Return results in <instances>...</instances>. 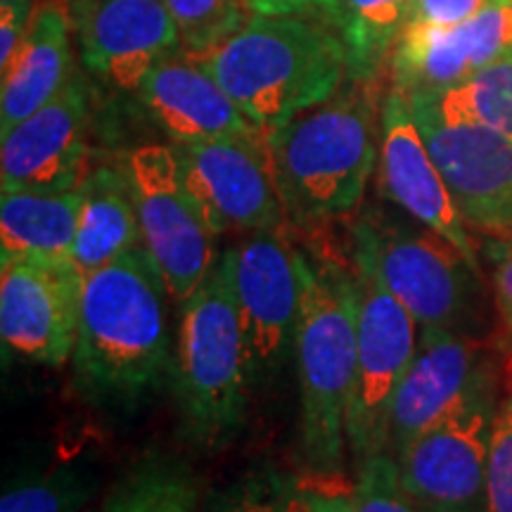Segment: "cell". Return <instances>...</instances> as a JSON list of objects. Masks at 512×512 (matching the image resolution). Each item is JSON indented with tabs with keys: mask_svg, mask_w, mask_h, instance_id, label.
<instances>
[{
	"mask_svg": "<svg viewBox=\"0 0 512 512\" xmlns=\"http://www.w3.org/2000/svg\"><path fill=\"white\" fill-rule=\"evenodd\" d=\"M287 486L271 472H252L214 494L202 512H278Z\"/></svg>",
	"mask_w": 512,
	"mask_h": 512,
	"instance_id": "obj_30",
	"label": "cell"
},
{
	"mask_svg": "<svg viewBox=\"0 0 512 512\" xmlns=\"http://www.w3.org/2000/svg\"><path fill=\"white\" fill-rule=\"evenodd\" d=\"M102 512H200V484L178 458L152 453L119 479Z\"/></svg>",
	"mask_w": 512,
	"mask_h": 512,
	"instance_id": "obj_24",
	"label": "cell"
},
{
	"mask_svg": "<svg viewBox=\"0 0 512 512\" xmlns=\"http://www.w3.org/2000/svg\"><path fill=\"white\" fill-rule=\"evenodd\" d=\"M169 297L143 247L83 275L79 337L69 361L83 401L133 413L171 382Z\"/></svg>",
	"mask_w": 512,
	"mask_h": 512,
	"instance_id": "obj_1",
	"label": "cell"
},
{
	"mask_svg": "<svg viewBox=\"0 0 512 512\" xmlns=\"http://www.w3.org/2000/svg\"><path fill=\"white\" fill-rule=\"evenodd\" d=\"M261 133L330 100L347 81V53L323 15H254L200 57Z\"/></svg>",
	"mask_w": 512,
	"mask_h": 512,
	"instance_id": "obj_3",
	"label": "cell"
},
{
	"mask_svg": "<svg viewBox=\"0 0 512 512\" xmlns=\"http://www.w3.org/2000/svg\"><path fill=\"white\" fill-rule=\"evenodd\" d=\"M380 81L347 79L330 100L266 136L287 219L299 226L347 216L366 197L380 159Z\"/></svg>",
	"mask_w": 512,
	"mask_h": 512,
	"instance_id": "obj_2",
	"label": "cell"
},
{
	"mask_svg": "<svg viewBox=\"0 0 512 512\" xmlns=\"http://www.w3.org/2000/svg\"><path fill=\"white\" fill-rule=\"evenodd\" d=\"M31 15H34L31 0L0 5V74L10 67L19 53V48H22Z\"/></svg>",
	"mask_w": 512,
	"mask_h": 512,
	"instance_id": "obj_32",
	"label": "cell"
},
{
	"mask_svg": "<svg viewBox=\"0 0 512 512\" xmlns=\"http://www.w3.org/2000/svg\"><path fill=\"white\" fill-rule=\"evenodd\" d=\"M124 171L136 204L140 247L157 266L171 299L181 304L219 261V235L185 188L174 147L140 145L128 152Z\"/></svg>",
	"mask_w": 512,
	"mask_h": 512,
	"instance_id": "obj_7",
	"label": "cell"
},
{
	"mask_svg": "<svg viewBox=\"0 0 512 512\" xmlns=\"http://www.w3.org/2000/svg\"><path fill=\"white\" fill-rule=\"evenodd\" d=\"M83 273L72 259L0 261V337L5 351L60 368L79 337Z\"/></svg>",
	"mask_w": 512,
	"mask_h": 512,
	"instance_id": "obj_12",
	"label": "cell"
},
{
	"mask_svg": "<svg viewBox=\"0 0 512 512\" xmlns=\"http://www.w3.org/2000/svg\"><path fill=\"white\" fill-rule=\"evenodd\" d=\"M5 3H19V0H0V5H5Z\"/></svg>",
	"mask_w": 512,
	"mask_h": 512,
	"instance_id": "obj_36",
	"label": "cell"
},
{
	"mask_svg": "<svg viewBox=\"0 0 512 512\" xmlns=\"http://www.w3.org/2000/svg\"><path fill=\"white\" fill-rule=\"evenodd\" d=\"M88 91L79 74L48 105L3 133V190L62 192L79 188L88 155Z\"/></svg>",
	"mask_w": 512,
	"mask_h": 512,
	"instance_id": "obj_17",
	"label": "cell"
},
{
	"mask_svg": "<svg viewBox=\"0 0 512 512\" xmlns=\"http://www.w3.org/2000/svg\"><path fill=\"white\" fill-rule=\"evenodd\" d=\"M185 188L216 235L283 230L287 211L266 133L174 145Z\"/></svg>",
	"mask_w": 512,
	"mask_h": 512,
	"instance_id": "obj_9",
	"label": "cell"
},
{
	"mask_svg": "<svg viewBox=\"0 0 512 512\" xmlns=\"http://www.w3.org/2000/svg\"><path fill=\"white\" fill-rule=\"evenodd\" d=\"M496 408V389H489L394 453L401 482L422 510L484 512L486 456Z\"/></svg>",
	"mask_w": 512,
	"mask_h": 512,
	"instance_id": "obj_13",
	"label": "cell"
},
{
	"mask_svg": "<svg viewBox=\"0 0 512 512\" xmlns=\"http://www.w3.org/2000/svg\"><path fill=\"white\" fill-rule=\"evenodd\" d=\"M252 358L223 252L200 287L181 302L171 368L183 434L204 451L228 446L247 422Z\"/></svg>",
	"mask_w": 512,
	"mask_h": 512,
	"instance_id": "obj_4",
	"label": "cell"
},
{
	"mask_svg": "<svg viewBox=\"0 0 512 512\" xmlns=\"http://www.w3.org/2000/svg\"><path fill=\"white\" fill-rule=\"evenodd\" d=\"M93 482L72 467L12 482L0 498V512H81L91 501Z\"/></svg>",
	"mask_w": 512,
	"mask_h": 512,
	"instance_id": "obj_27",
	"label": "cell"
},
{
	"mask_svg": "<svg viewBox=\"0 0 512 512\" xmlns=\"http://www.w3.org/2000/svg\"><path fill=\"white\" fill-rule=\"evenodd\" d=\"M81 211L72 261L93 273L140 247V226L124 166H98L79 183Z\"/></svg>",
	"mask_w": 512,
	"mask_h": 512,
	"instance_id": "obj_21",
	"label": "cell"
},
{
	"mask_svg": "<svg viewBox=\"0 0 512 512\" xmlns=\"http://www.w3.org/2000/svg\"><path fill=\"white\" fill-rule=\"evenodd\" d=\"M484 512H512V396L498 403L491 425Z\"/></svg>",
	"mask_w": 512,
	"mask_h": 512,
	"instance_id": "obj_29",
	"label": "cell"
},
{
	"mask_svg": "<svg viewBox=\"0 0 512 512\" xmlns=\"http://www.w3.org/2000/svg\"><path fill=\"white\" fill-rule=\"evenodd\" d=\"M361 245L399 302L420 328L463 332L475 316L479 266L432 228H382L363 221L354 230Z\"/></svg>",
	"mask_w": 512,
	"mask_h": 512,
	"instance_id": "obj_8",
	"label": "cell"
},
{
	"mask_svg": "<svg viewBox=\"0 0 512 512\" xmlns=\"http://www.w3.org/2000/svg\"><path fill=\"white\" fill-rule=\"evenodd\" d=\"M413 0H328L323 17L347 53V79L382 81Z\"/></svg>",
	"mask_w": 512,
	"mask_h": 512,
	"instance_id": "obj_23",
	"label": "cell"
},
{
	"mask_svg": "<svg viewBox=\"0 0 512 512\" xmlns=\"http://www.w3.org/2000/svg\"><path fill=\"white\" fill-rule=\"evenodd\" d=\"M226 256L254 382L268 380L292 356L302 302V254L283 230H256L226 249Z\"/></svg>",
	"mask_w": 512,
	"mask_h": 512,
	"instance_id": "obj_10",
	"label": "cell"
},
{
	"mask_svg": "<svg viewBox=\"0 0 512 512\" xmlns=\"http://www.w3.org/2000/svg\"><path fill=\"white\" fill-rule=\"evenodd\" d=\"M406 100L467 226L494 233L512 228V136L448 119L427 95Z\"/></svg>",
	"mask_w": 512,
	"mask_h": 512,
	"instance_id": "obj_11",
	"label": "cell"
},
{
	"mask_svg": "<svg viewBox=\"0 0 512 512\" xmlns=\"http://www.w3.org/2000/svg\"><path fill=\"white\" fill-rule=\"evenodd\" d=\"M510 50L512 0H491L453 27L406 24L389 62L392 88L406 98L444 93Z\"/></svg>",
	"mask_w": 512,
	"mask_h": 512,
	"instance_id": "obj_15",
	"label": "cell"
},
{
	"mask_svg": "<svg viewBox=\"0 0 512 512\" xmlns=\"http://www.w3.org/2000/svg\"><path fill=\"white\" fill-rule=\"evenodd\" d=\"M86 67L119 91L136 93L152 67L181 50L162 0H72Z\"/></svg>",
	"mask_w": 512,
	"mask_h": 512,
	"instance_id": "obj_16",
	"label": "cell"
},
{
	"mask_svg": "<svg viewBox=\"0 0 512 512\" xmlns=\"http://www.w3.org/2000/svg\"><path fill=\"white\" fill-rule=\"evenodd\" d=\"M174 19L181 53L200 57L245 27L254 17L247 0H162Z\"/></svg>",
	"mask_w": 512,
	"mask_h": 512,
	"instance_id": "obj_26",
	"label": "cell"
},
{
	"mask_svg": "<svg viewBox=\"0 0 512 512\" xmlns=\"http://www.w3.org/2000/svg\"><path fill=\"white\" fill-rule=\"evenodd\" d=\"M427 98L448 119L475 121L512 136V50L458 86Z\"/></svg>",
	"mask_w": 512,
	"mask_h": 512,
	"instance_id": "obj_25",
	"label": "cell"
},
{
	"mask_svg": "<svg viewBox=\"0 0 512 512\" xmlns=\"http://www.w3.org/2000/svg\"><path fill=\"white\" fill-rule=\"evenodd\" d=\"M489 3L491 0H413L406 24L453 27V24H463L470 17H475Z\"/></svg>",
	"mask_w": 512,
	"mask_h": 512,
	"instance_id": "obj_31",
	"label": "cell"
},
{
	"mask_svg": "<svg viewBox=\"0 0 512 512\" xmlns=\"http://www.w3.org/2000/svg\"><path fill=\"white\" fill-rule=\"evenodd\" d=\"M347 498L349 512H425L403 486L399 460L392 451L358 463L356 484Z\"/></svg>",
	"mask_w": 512,
	"mask_h": 512,
	"instance_id": "obj_28",
	"label": "cell"
},
{
	"mask_svg": "<svg viewBox=\"0 0 512 512\" xmlns=\"http://www.w3.org/2000/svg\"><path fill=\"white\" fill-rule=\"evenodd\" d=\"M302 399V451L316 472H337L347 451L356 375V283L335 261L302 254V302L294 328Z\"/></svg>",
	"mask_w": 512,
	"mask_h": 512,
	"instance_id": "obj_5",
	"label": "cell"
},
{
	"mask_svg": "<svg viewBox=\"0 0 512 512\" xmlns=\"http://www.w3.org/2000/svg\"><path fill=\"white\" fill-rule=\"evenodd\" d=\"M489 389H496L494 373L477 339L420 328L418 349L389 408V451L399 453Z\"/></svg>",
	"mask_w": 512,
	"mask_h": 512,
	"instance_id": "obj_14",
	"label": "cell"
},
{
	"mask_svg": "<svg viewBox=\"0 0 512 512\" xmlns=\"http://www.w3.org/2000/svg\"><path fill=\"white\" fill-rule=\"evenodd\" d=\"M81 192L3 190L0 197V261L19 256L72 259L79 230Z\"/></svg>",
	"mask_w": 512,
	"mask_h": 512,
	"instance_id": "obj_22",
	"label": "cell"
},
{
	"mask_svg": "<svg viewBox=\"0 0 512 512\" xmlns=\"http://www.w3.org/2000/svg\"><path fill=\"white\" fill-rule=\"evenodd\" d=\"M0 136L48 105L72 79L69 17L62 5L43 3L31 15L22 48L3 74Z\"/></svg>",
	"mask_w": 512,
	"mask_h": 512,
	"instance_id": "obj_20",
	"label": "cell"
},
{
	"mask_svg": "<svg viewBox=\"0 0 512 512\" xmlns=\"http://www.w3.org/2000/svg\"><path fill=\"white\" fill-rule=\"evenodd\" d=\"M505 238L491 249L494 259V292L503 323L512 332V228L503 230Z\"/></svg>",
	"mask_w": 512,
	"mask_h": 512,
	"instance_id": "obj_33",
	"label": "cell"
},
{
	"mask_svg": "<svg viewBox=\"0 0 512 512\" xmlns=\"http://www.w3.org/2000/svg\"><path fill=\"white\" fill-rule=\"evenodd\" d=\"M380 188L387 200L411 214L420 226L432 228L453 242L472 264L479 266L467 223L453 202L415 124L406 95L389 86L380 107Z\"/></svg>",
	"mask_w": 512,
	"mask_h": 512,
	"instance_id": "obj_18",
	"label": "cell"
},
{
	"mask_svg": "<svg viewBox=\"0 0 512 512\" xmlns=\"http://www.w3.org/2000/svg\"><path fill=\"white\" fill-rule=\"evenodd\" d=\"M356 375L347 418V448L356 463L389 451V408L418 349L420 325L389 292L354 242Z\"/></svg>",
	"mask_w": 512,
	"mask_h": 512,
	"instance_id": "obj_6",
	"label": "cell"
},
{
	"mask_svg": "<svg viewBox=\"0 0 512 512\" xmlns=\"http://www.w3.org/2000/svg\"><path fill=\"white\" fill-rule=\"evenodd\" d=\"M254 15H323L328 0H247Z\"/></svg>",
	"mask_w": 512,
	"mask_h": 512,
	"instance_id": "obj_35",
	"label": "cell"
},
{
	"mask_svg": "<svg viewBox=\"0 0 512 512\" xmlns=\"http://www.w3.org/2000/svg\"><path fill=\"white\" fill-rule=\"evenodd\" d=\"M136 95L174 145L261 133L219 81L185 53L155 64Z\"/></svg>",
	"mask_w": 512,
	"mask_h": 512,
	"instance_id": "obj_19",
	"label": "cell"
},
{
	"mask_svg": "<svg viewBox=\"0 0 512 512\" xmlns=\"http://www.w3.org/2000/svg\"><path fill=\"white\" fill-rule=\"evenodd\" d=\"M278 512H349V498L323 491H287Z\"/></svg>",
	"mask_w": 512,
	"mask_h": 512,
	"instance_id": "obj_34",
	"label": "cell"
}]
</instances>
